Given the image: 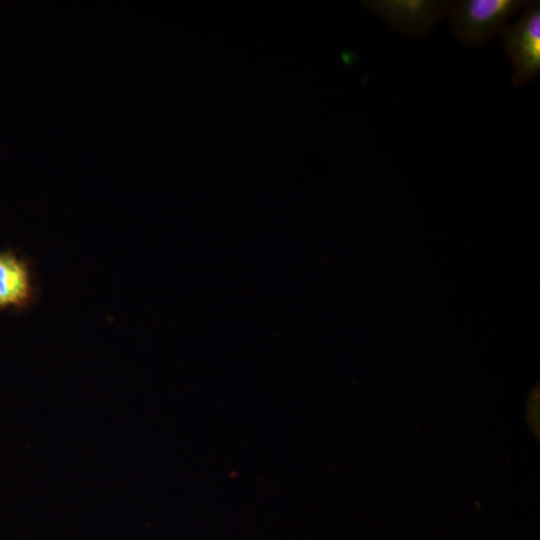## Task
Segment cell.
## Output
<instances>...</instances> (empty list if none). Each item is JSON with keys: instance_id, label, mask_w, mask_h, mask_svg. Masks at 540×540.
Instances as JSON below:
<instances>
[{"instance_id": "6da1fadb", "label": "cell", "mask_w": 540, "mask_h": 540, "mask_svg": "<svg viewBox=\"0 0 540 540\" xmlns=\"http://www.w3.org/2000/svg\"><path fill=\"white\" fill-rule=\"evenodd\" d=\"M529 0H450L448 18L455 38L476 48L490 42Z\"/></svg>"}, {"instance_id": "3957f363", "label": "cell", "mask_w": 540, "mask_h": 540, "mask_svg": "<svg viewBox=\"0 0 540 540\" xmlns=\"http://www.w3.org/2000/svg\"><path fill=\"white\" fill-rule=\"evenodd\" d=\"M363 5L406 36H427L448 16L450 0H368Z\"/></svg>"}, {"instance_id": "7a4b0ae2", "label": "cell", "mask_w": 540, "mask_h": 540, "mask_svg": "<svg viewBox=\"0 0 540 540\" xmlns=\"http://www.w3.org/2000/svg\"><path fill=\"white\" fill-rule=\"evenodd\" d=\"M520 18L500 32L505 53L511 62V84L521 87L540 75V2L528 1Z\"/></svg>"}, {"instance_id": "277c9868", "label": "cell", "mask_w": 540, "mask_h": 540, "mask_svg": "<svg viewBox=\"0 0 540 540\" xmlns=\"http://www.w3.org/2000/svg\"><path fill=\"white\" fill-rule=\"evenodd\" d=\"M37 296L38 288L28 260L13 250L0 251V311L25 310Z\"/></svg>"}]
</instances>
